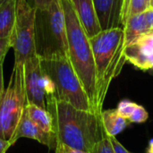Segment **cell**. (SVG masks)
<instances>
[{
  "label": "cell",
  "instance_id": "1",
  "mask_svg": "<svg viewBox=\"0 0 153 153\" xmlns=\"http://www.w3.org/2000/svg\"><path fill=\"white\" fill-rule=\"evenodd\" d=\"M47 110L54 117L57 141L65 145L91 153L105 134L101 114L78 109L56 97L47 100Z\"/></svg>",
  "mask_w": 153,
  "mask_h": 153
},
{
  "label": "cell",
  "instance_id": "25",
  "mask_svg": "<svg viewBox=\"0 0 153 153\" xmlns=\"http://www.w3.org/2000/svg\"><path fill=\"white\" fill-rule=\"evenodd\" d=\"M11 146L12 143L9 141L0 138V153H6Z\"/></svg>",
  "mask_w": 153,
  "mask_h": 153
},
{
  "label": "cell",
  "instance_id": "5",
  "mask_svg": "<svg viewBox=\"0 0 153 153\" xmlns=\"http://www.w3.org/2000/svg\"><path fill=\"white\" fill-rule=\"evenodd\" d=\"M40 64L43 72L54 84L57 100L67 102L81 110L94 112L89 98L67 56L40 59Z\"/></svg>",
  "mask_w": 153,
  "mask_h": 153
},
{
  "label": "cell",
  "instance_id": "23",
  "mask_svg": "<svg viewBox=\"0 0 153 153\" xmlns=\"http://www.w3.org/2000/svg\"><path fill=\"white\" fill-rule=\"evenodd\" d=\"M54 0H33V6L36 9H45L48 7Z\"/></svg>",
  "mask_w": 153,
  "mask_h": 153
},
{
  "label": "cell",
  "instance_id": "31",
  "mask_svg": "<svg viewBox=\"0 0 153 153\" xmlns=\"http://www.w3.org/2000/svg\"><path fill=\"white\" fill-rule=\"evenodd\" d=\"M120 1H121V2H122V4H123V0H120Z\"/></svg>",
  "mask_w": 153,
  "mask_h": 153
},
{
  "label": "cell",
  "instance_id": "4",
  "mask_svg": "<svg viewBox=\"0 0 153 153\" xmlns=\"http://www.w3.org/2000/svg\"><path fill=\"white\" fill-rule=\"evenodd\" d=\"M34 41L40 59L68 57L65 21L60 0H54L45 9H36Z\"/></svg>",
  "mask_w": 153,
  "mask_h": 153
},
{
  "label": "cell",
  "instance_id": "30",
  "mask_svg": "<svg viewBox=\"0 0 153 153\" xmlns=\"http://www.w3.org/2000/svg\"><path fill=\"white\" fill-rule=\"evenodd\" d=\"M151 7L153 8V0H151Z\"/></svg>",
  "mask_w": 153,
  "mask_h": 153
},
{
  "label": "cell",
  "instance_id": "7",
  "mask_svg": "<svg viewBox=\"0 0 153 153\" xmlns=\"http://www.w3.org/2000/svg\"><path fill=\"white\" fill-rule=\"evenodd\" d=\"M35 11L28 0H16L15 19L10 36L14 64L23 65L27 59L37 55L34 41Z\"/></svg>",
  "mask_w": 153,
  "mask_h": 153
},
{
  "label": "cell",
  "instance_id": "20",
  "mask_svg": "<svg viewBox=\"0 0 153 153\" xmlns=\"http://www.w3.org/2000/svg\"><path fill=\"white\" fill-rule=\"evenodd\" d=\"M9 48H11L10 38L0 39V64L4 62V56L8 52Z\"/></svg>",
  "mask_w": 153,
  "mask_h": 153
},
{
  "label": "cell",
  "instance_id": "28",
  "mask_svg": "<svg viewBox=\"0 0 153 153\" xmlns=\"http://www.w3.org/2000/svg\"><path fill=\"white\" fill-rule=\"evenodd\" d=\"M153 152V139L150 142L149 144V149H148V153H152Z\"/></svg>",
  "mask_w": 153,
  "mask_h": 153
},
{
  "label": "cell",
  "instance_id": "14",
  "mask_svg": "<svg viewBox=\"0 0 153 153\" xmlns=\"http://www.w3.org/2000/svg\"><path fill=\"white\" fill-rule=\"evenodd\" d=\"M123 26L125 31L126 45L131 43L141 35L150 32L144 12L128 17Z\"/></svg>",
  "mask_w": 153,
  "mask_h": 153
},
{
  "label": "cell",
  "instance_id": "21",
  "mask_svg": "<svg viewBox=\"0 0 153 153\" xmlns=\"http://www.w3.org/2000/svg\"><path fill=\"white\" fill-rule=\"evenodd\" d=\"M108 139L111 143V145L113 147L115 153H131L117 140L116 136H108Z\"/></svg>",
  "mask_w": 153,
  "mask_h": 153
},
{
  "label": "cell",
  "instance_id": "18",
  "mask_svg": "<svg viewBox=\"0 0 153 153\" xmlns=\"http://www.w3.org/2000/svg\"><path fill=\"white\" fill-rule=\"evenodd\" d=\"M149 118V114L147 110L140 105H137L136 108L133 112L132 116L128 118L129 123H136V124H142L144 123L148 120Z\"/></svg>",
  "mask_w": 153,
  "mask_h": 153
},
{
  "label": "cell",
  "instance_id": "17",
  "mask_svg": "<svg viewBox=\"0 0 153 153\" xmlns=\"http://www.w3.org/2000/svg\"><path fill=\"white\" fill-rule=\"evenodd\" d=\"M137 105L138 104H136L135 102H133L131 100H123L118 103L117 108H116V111L120 117L128 120V118L132 116L133 112L136 108Z\"/></svg>",
  "mask_w": 153,
  "mask_h": 153
},
{
  "label": "cell",
  "instance_id": "2",
  "mask_svg": "<svg viewBox=\"0 0 153 153\" xmlns=\"http://www.w3.org/2000/svg\"><path fill=\"white\" fill-rule=\"evenodd\" d=\"M90 42L96 70L97 112L101 114L109 85L119 75L126 61L124 29L117 27L101 30L90 38Z\"/></svg>",
  "mask_w": 153,
  "mask_h": 153
},
{
  "label": "cell",
  "instance_id": "29",
  "mask_svg": "<svg viewBox=\"0 0 153 153\" xmlns=\"http://www.w3.org/2000/svg\"><path fill=\"white\" fill-rule=\"evenodd\" d=\"M6 1H7V0H0V6H1L4 2H6Z\"/></svg>",
  "mask_w": 153,
  "mask_h": 153
},
{
  "label": "cell",
  "instance_id": "6",
  "mask_svg": "<svg viewBox=\"0 0 153 153\" xmlns=\"http://www.w3.org/2000/svg\"><path fill=\"white\" fill-rule=\"evenodd\" d=\"M26 104L23 65L14 64L8 86L0 101V138L11 143Z\"/></svg>",
  "mask_w": 153,
  "mask_h": 153
},
{
  "label": "cell",
  "instance_id": "15",
  "mask_svg": "<svg viewBox=\"0 0 153 153\" xmlns=\"http://www.w3.org/2000/svg\"><path fill=\"white\" fill-rule=\"evenodd\" d=\"M101 121L104 130L108 136H117L121 134L129 124L126 118L117 113L116 109L102 110Z\"/></svg>",
  "mask_w": 153,
  "mask_h": 153
},
{
  "label": "cell",
  "instance_id": "8",
  "mask_svg": "<svg viewBox=\"0 0 153 153\" xmlns=\"http://www.w3.org/2000/svg\"><path fill=\"white\" fill-rule=\"evenodd\" d=\"M23 77L27 103L47 109V100L56 97L55 87L52 81L43 72L38 55L23 63Z\"/></svg>",
  "mask_w": 153,
  "mask_h": 153
},
{
  "label": "cell",
  "instance_id": "11",
  "mask_svg": "<svg viewBox=\"0 0 153 153\" xmlns=\"http://www.w3.org/2000/svg\"><path fill=\"white\" fill-rule=\"evenodd\" d=\"M93 4L101 30L120 27L123 6L120 0H93Z\"/></svg>",
  "mask_w": 153,
  "mask_h": 153
},
{
  "label": "cell",
  "instance_id": "10",
  "mask_svg": "<svg viewBox=\"0 0 153 153\" xmlns=\"http://www.w3.org/2000/svg\"><path fill=\"white\" fill-rule=\"evenodd\" d=\"M20 138H29L35 140L39 143L48 146L49 149H56L57 144L56 134L44 132L40 127H39L33 121L30 119L25 112V109L11 140L12 145H13Z\"/></svg>",
  "mask_w": 153,
  "mask_h": 153
},
{
  "label": "cell",
  "instance_id": "3",
  "mask_svg": "<svg viewBox=\"0 0 153 153\" xmlns=\"http://www.w3.org/2000/svg\"><path fill=\"white\" fill-rule=\"evenodd\" d=\"M60 2L65 21L68 58L89 98L94 112L98 113L96 70L90 38L74 10L70 0H60Z\"/></svg>",
  "mask_w": 153,
  "mask_h": 153
},
{
  "label": "cell",
  "instance_id": "24",
  "mask_svg": "<svg viewBox=\"0 0 153 153\" xmlns=\"http://www.w3.org/2000/svg\"><path fill=\"white\" fill-rule=\"evenodd\" d=\"M58 142V141H57ZM60 143V142H59ZM61 143V146H62V150H63V152L64 153H90L87 152H84V151H82V150H78V149H74V148H72L70 146H67V145H65L63 144L62 143Z\"/></svg>",
  "mask_w": 153,
  "mask_h": 153
},
{
  "label": "cell",
  "instance_id": "12",
  "mask_svg": "<svg viewBox=\"0 0 153 153\" xmlns=\"http://www.w3.org/2000/svg\"><path fill=\"white\" fill-rule=\"evenodd\" d=\"M82 25L83 26L89 38H91L101 31L95 9L93 0H70Z\"/></svg>",
  "mask_w": 153,
  "mask_h": 153
},
{
  "label": "cell",
  "instance_id": "13",
  "mask_svg": "<svg viewBox=\"0 0 153 153\" xmlns=\"http://www.w3.org/2000/svg\"><path fill=\"white\" fill-rule=\"evenodd\" d=\"M25 112L30 119L44 132L56 134L54 117L47 109L34 104L27 103L25 106Z\"/></svg>",
  "mask_w": 153,
  "mask_h": 153
},
{
  "label": "cell",
  "instance_id": "9",
  "mask_svg": "<svg viewBox=\"0 0 153 153\" xmlns=\"http://www.w3.org/2000/svg\"><path fill=\"white\" fill-rule=\"evenodd\" d=\"M125 56L127 62L143 71L153 69V32L141 35L126 45Z\"/></svg>",
  "mask_w": 153,
  "mask_h": 153
},
{
  "label": "cell",
  "instance_id": "16",
  "mask_svg": "<svg viewBox=\"0 0 153 153\" xmlns=\"http://www.w3.org/2000/svg\"><path fill=\"white\" fill-rule=\"evenodd\" d=\"M16 13V0H7L0 6V39L10 38Z\"/></svg>",
  "mask_w": 153,
  "mask_h": 153
},
{
  "label": "cell",
  "instance_id": "26",
  "mask_svg": "<svg viewBox=\"0 0 153 153\" xmlns=\"http://www.w3.org/2000/svg\"><path fill=\"white\" fill-rule=\"evenodd\" d=\"M4 63V62H3ZM3 63L0 64V101L3 98L4 92V73H3Z\"/></svg>",
  "mask_w": 153,
  "mask_h": 153
},
{
  "label": "cell",
  "instance_id": "27",
  "mask_svg": "<svg viewBox=\"0 0 153 153\" xmlns=\"http://www.w3.org/2000/svg\"><path fill=\"white\" fill-rule=\"evenodd\" d=\"M56 153H64L63 152V150H62V146H61V143L59 142H57V144H56Z\"/></svg>",
  "mask_w": 153,
  "mask_h": 153
},
{
  "label": "cell",
  "instance_id": "22",
  "mask_svg": "<svg viewBox=\"0 0 153 153\" xmlns=\"http://www.w3.org/2000/svg\"><path fill=\"white\" fill-rule=\"evenodd\" d=\"M144 14H145V18H146V21L150 29V32H153V8L152 7L148 8L144 12Z\"/></svg>",
  "mask_w": 153,
  "mask_h": 153
},
{
  "label": "cell",
  "instance_id": "32",
  "mask_svg": "<svg viewBox=\"0 0 153 153\" xmlns=\"http://www.w3.org/2000/svg\"><path fill=\"white\" fill-rule=\"evenodd\" d=\"M152 153H153V152H152Z\"/></svg>",
  "mask_w": 153,
  "mask_h": 153
},
{
  "label": "cell",
  "instance_id": "19",
  "mask_svg": "<svg viewBox=\"0 0 153 153\" xmlns=\"http://www.w3.org/2000/svg\"><path fill=\"white\" fill-rule=\"evenodd\" d=\"M91 153H115L111 143L108 139V135L106 134V132L103 138L96 144L93 152Z\"/></svg>",
  "mask_w": 153,
  "mask_h": 153
}]
</instances>
